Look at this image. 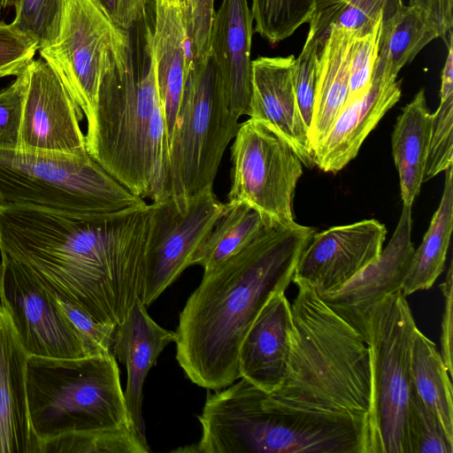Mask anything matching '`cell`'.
Returning a JSON list of instances; mask_svg holds the SVG:
<instances>
[{"label": "cell", "instance_id": "ee69618b", "mask_svg": "<svg viewBox=\"0 0 453 453\" xmlns=\"http://www.w3.org/2000/svg\"><path fill=\"white\" fill-rule=\"evenodd\" d=\"M409 4L423 13L439 38L446 42L452 33L453 0H409Z\"/></svg>", "mask_w": 453, "mask_h": 453}, {"label": "cell", "instance_id": "4fadbf2b", "mask_svg": "<svg viewBox=\"0 0 453 453\" xmlns=\"http://www.w3.org/2000/svg\"><path fill=\"white\" fill-rule=\"evenodd\" d=\"M1 303L28 356L51 358L88 357L48 288L28 270L1 255Z\"/></svg>", "mask_w": 453, "mask_h": 453}, {"label": "cell", "instance_id": "8992f818", "mask_svg": "<svg viewBox=\"0 0 453 453\" xmlns=\"http://www.w3.org/2000/svg\"><path fill=\"white\" fill-rule=\"evenodd\" d=\"M27 395L39 443L71 434L134 430L112 352L81 358L29 356Z\"/></svg>", "mask_w": 453, "mask_h": 453}, {"label": "cell", "instance_id": "ffe728a7", "mask_svg": "<svg viewBox=\"0 0 453 453\" xmlns=\"http://www.w3.org/2000/svg\"><path fill=\"white\" fill-rule=\"evenodd\" d=\"M175 341V332L159 326L149 315L141 298L116 327L112 353L127 366L124 391L127 411L134 430L145 445L148 442L142 414L143 384L163 349Z\"/></svg>", "mask_w": 453, "mask_h": 453}, {"label": "cell", "instance_id": "603a6c76", "mask_svg": "<svg viewBox=\"0 0 453 453\" xmlns=\"http://www.w3.org/2000/svg\"><path fill=\"white\" fill-rule=\"evenodd\" d=\"M153 2L150 42L169 146L191 60L180 5L169 0Z\"/></svg>", "mask_w": 453, "mask_h": 453}, {"label": "cell", "instance_id": "8fae6325", "mask_svg": "<svg viewBox=\"0 0 453 453\" xmlns=\"http://www.w3.org/2000/svg\"><path fill=\"white\" fill-rule=\"evenodd\" d=\"M127 32L116 26L95 0H66L58 38L38 50L87 122L93 116L101 81Z\"/></svg>", "mask_w": 453, "mask_h": 453}, {"label": "cell", "instance_id": "52a82bcc", "mask_svg": "<svg viewBox=\"0 0 453 453\" xmlns=\"http://www.w3.org/2000/svg\"><path fill=\"white\" fill-rule=\"evenodd\" d=\"M0 197L75 213L104 214L142 206L88 151L55 153L0 147Z\"/></svg>", "mask_w": 453, "mask_h": 453}, {"label": "cell", "instance_id": "9c48e42d", "mask_svg": "<svg viewBox=\"0 0 453 453\" xmlns=\"http://www.w3.org/2000/svg\"><path fill=\"white\" fill-rule=\"evenodd\" d=\"M416 323L401 289L372 310L367 345L372 376V453H410L411 350Z\"/></svg>", "mask_w": 453, "mask_h": 453}, {"label": "cell", "instance_id": "7dc6e473", "mask_svg": "<svg viewBox=\"0 0 453 453\" xmlns=\"http://www.w3.org/2000/svg\"><path fill=\"white\" fill-rule=\"evenodd\" d=\"M14 0H1L2 9L13 6Z\"/></svg>", "mask_w": 453, "mask_h": 453}, {"label": "cell", "instance_id": "60d3db41", "mask_svg": "<svg viewBox=\"0 0 453 453\" xmlns=\"http://www.w3.org/2000/svg\"><path fill=\"white\" fill-rule=\"evenodd\" d=\"M389 0H348L331 23L362 35L369 31L383 13Z\"/></svg>", "mask_w": 453, "mask_h": 453}, {"label": "cell", "instance_id": "f6af8a7d", "mask_svg": "<svg viewBox=\"0 0 453 453\" xmlns=\"http://www.w3.org/2000/svg\"><path fill=\"white\" fill-rule=\"evenodd\" d=\"M348 0H314V12L309 21L311 28L323 40L328 27L337 18Z\"/></svg>", "mask_w": 453, "mask_h": 453}, {"label": "cell", "instance_id": "f546056e", "mask_svg": "<svg viewBox=\"0 0 453 453\" xmlns=\"http://www.w3.org/2000/svg\"><path fill=\"white\" fill-rule=\"evenodd\" d=\"M254 31L270 43L291 36L314 12V0H252Z\"/></svg>", "mask_w": 453, "mask_h": 453}, {"label": "cell", "instance_id": "bcb514c9", "mask_svg": "<svg viewBox=\"0 0 453 453\" xmlns=\"http://www.w3.org/2000/svg\"><path fill=\"white\" fill-rule=\"evenodd\" d=\"M448 54L441 71V99L453 96V40L452 33L446 42Z\"/></svg>", "mask_w": 453, "mask_h": 453}, {"label": "cell", "instance_id": "7bdbcfd3", "mask_svg": "<svg viewBox=\"0 0 453 453\" xmlns=\"http://www.w3.org/2000/svg\"><path fill=\"white\" fill-rule=\"evenodd\" d=\"M452 262H450L446 279L439 286L443 296L444 308L441 317V355L448 372L452 377V327H453V302H452V286H453Z\"/></svg>", "mask_w": 453, "mask_h": 453}, {"label": "cell", "instance_id": "277c9868", "mask_svg": "<svg viewBox=\"0 0 453 453\" xmlns=\"http://www.w3.org/2000/svg\"><path fill=\"white\" fill-rule=\"evenodd\" d=\"M291 303L292 329L281 386L267 393L289 411L349 416L366 423L372 444L370 349L305 281Z\"/></svg>", "mask_w": 453, "mask_h": 453}, {"label": "cell", "instance_id": "30bf717a", "mask_svg": "<svg viewBox=\"0 0 453 453\" xmlns=\"http://www.w3.org/2000/svg\"><path fill=\"white\" fill-rule=\"evenodd\" d=\"M228 202H243L256 210L266 227L296 223L293 199L303 163L292 148L258 120L239 127L231 149Z\"/></svg>", "mask_w": 453, "mask_h": 453}, {"label": "cell", "instance_id": "9a60e30c", "mask_svg": "<svg viewBox=\"0 0 453 453\" xmlns=\"http://www.w3.org/2000/svg\"><path fill=\"white\" fill-rule=\"evenodd\" d=\"M411 206L403 205L396 228L378 258L339 288L318 293L367 343L369 317L386 296L401 289L414 246L411 242Z\"/></svg>", "mask_w": 453, "mask_h": 453}, {"label": "cell", "instance_id": "ab89813d", "mask_svg": "<svg viewBox=\"0 0 453 453\" xmlns=\"http://www.w3.org/2000/svg\"><path fill=\"white\" fill-rule=\"evenodd\" d=\"M38 44L12 25L0 21V77L22 73L38 50Z\"/></svg>", "mask_w": 453, "mask_h": 453}, {"label": "cell", "instance_id": "7402d4cb", "mask_svg": "<svg viewBox=\"0 0 453 453\" xmlns=\"http://www.w3.org/2000/svg\"><path fill=\"white\" fill-rule=\"evenodd\" d=\"M401 95V81L373 79L365 95L345 104L316 146L315 165L326 173L341 171L356 157L365 138Z\"/></svg>", "mask_w": 453, "mask_h": 453}, {"label": "cell", "instance_id": "c3c4849f", "mask_svg": "<svg viewBox=\"0 0 453 453\" xmlns=\"http://www.w3.org/2000/svg\"><path fill=\"white\" fill-rule=\"evenodd\" d=\"M169 1L176 3L177 4L180 5V7H183L187 3V0H169Z\"/></svg>", "mask_w": 453, "mask_h": 453}, {"label": "cell", "instance_id": "5bb4252c", "mask_svg": "<svg viewBox=\"0 0 453 453\" xmlns=\"http://www.w3.org/2000/svg\"><path fill=\"white\" fill-rule=\"evenodd\" d=\"M83 113L53 68L42 58L27 65V86L18 149L55 153L87 151Z\"/></svg>", "mask_w": 453, "mask_h": 453}, {"label": "cell", "instance_id": "7a4b0ae2", "mask_svg": "<svg viewBox=\"0 0 453 453\" xmlns=\"http://www.w3.org/2000/svg\"><path fill=\"white\" fill-rule=\"evenodd\" d=\"M314 234L313 227L297 223L266 227L237 253L203 273L175 331L176 359L193 383L218 390L240 379L242 341L268 298L286 291Z\"/></svg>", "mask_w": 453, "mask_h": 453}, {"label": "cell", "instance_id": "6da1fadb", "mask_svg": "<svg viewBox=\"0 0 453 453\" xmlns=\"http://www.w3.org/2000/svg\"><path fill=\"white\" fill-rule=\"evenodd\" d=\"M148 205L112 213L0 206V254L96 321L117 327L142 291Z\"/></svg>", "mask_w": 453, "mask_h": 453}, {"label": "cell", "instance_id": "681fc988", "mask_svg": "<svg viewBox=\"0 0 453 453\" xmlns=\"http://www.w3.org/2000/svg\"><path fill=\"white\" fill-rule=\"evenodd\" d=\"M2 265L0 263V296H1V292H2Z\"/></svg>", "mask_w": 453, "mask_h": 453}, {"label": "cell", "instance_id": "e0dca14e", "mask_svg": "<svg viewBox=\"0 0 453 453\" xmlns=\"http://www.w3.org/2000/svg\"><path fill=\"white\" fill-rule=\"evenodd\" d=\"M293 55L252 60V94L249 117L265 125L312 168L314 152L300 114L292 85Z\"/></svg>", "mask_w": 453, "mask_h": 453}, {"label": "cell", "instance_id": "44dd1931", "mask_svg": "<svg viewBox=\"0 0 453 453\" xmlns=\"http://www.w3.org/2000/svg\"><path fill=\"white\" fill-rule=\"evenodd\" d=\"M28 357L0 302V453H40L28 411Z\"/></svg>", "mask_w": 453, "mask_h": 453}, {"label": "cell", "instance_id": "3957f363", "mask_svg": "<svg viewBox=\"0 0 453 453\" xmlns=\"http://www.w3.org/2000/svg\"><path fill=\"white\" fill-rule=\"evenodd\" d=\"M142 31V60L135 62L130 32L104 76L85 134L88 153L111 175L152 203L171 196L169 146L151 50Z\"/></svg>", "mask_w": 453, "mask_h": 453}, {"label": "cell", "instance_id": "b9f144b4", "mask_svg": "<svg viewBox=\"0 0 453 453\" xmlns=\"http://www.w3.org/2000/svg\"><path fill=\"white\" fill-rule=\"evenodd\" d=\"M119 27L130 31L147 15L150 0H95Z\"/></svg>", "mask_w": 453, "mask_h": 453}, {"label": "cell", "instance_id": "816d5d0a", "mask_svg": "<svg viewBox=\"0 0 453 453\" xmlns=\"http://www.w3.org/2000/svg\"><path fill=\"white\" fill-rule=\"evenodd\" d=\"M2 4H1V0H0V14H1V11H2Z\"/></svg>", "mask_w": 453, "mask_h": 453}, {"label": "cell", "instance_id": "e575fe53", "mask_svg": "<svg viewBox=\"0 0 453 453\" xmlns=\"http://www.w3.org/2000/svg\"><path fill=\"white\" fill-rule=\"evenodd\" d=\"M320 47L321 39L309 28L304 45L295 58L292 68L295 97L308 131L312 117Z\"/></svg>", "mask_w": 453, "mask_h": 453}, {"label": "cell", "instance_id": "4316f807", "mask_svg": "<svg viewBox=\"0 0 453 453\" xmlns=\"http://www.w3.org/2000/svg\"><path fill=\"white\" fill-rule=\"evenodd\" d=\"M445 173L440 204L421 244L414 250L402 286L406 296L430 288L445 268L453 227V167Z\"/></svg>", "mask_w": 453, "mask_h": 453}, {"label": "cell", "instance_id": "f907efd6", "mask_svg": "<svg viewBox=\"0 0 453 453\" xmlns=\"http://www.w3.org/2000/svg\"><path fill=\"white\" fill-rule=\"evenodd\" d=\"M4 203L3 199L0 197V206Z\"/></svg>", "mask_w": 453, "mask_h": 453}, {"label": "cell", "instance_id": "d6a6232c", "mask_svg": "<svg viewBox=\"0 0 453 453\" xmlns=\"http://www.w3.org/2000/svg\"><path fill=\"white\" fill-rule=\"evenodd\" d=\"M410 453H453V440L411 387L408 408Z\"/></svg>", "mask_w": 453, "mask_h": 453}, {"label": "cell", "instance_id": "f35d334b", "mask_svg": "<svg viewBox=\"0 0 453 453\" xmlns=\"http://www.w3.org/2000/svg\"><path fill=\"white\" fill-rule=\"evenodd\" d=\"M27 86V66L0 92V147L19 148Z\"/></svg>", "mask_w": 453, "mask_h": 453}, {"label": "cell", "instance_id": "4dcf8cb0", "mask_svg": "<svg viewBox=\"0 0 453 453\" xmlns=\"http://www.w3.org/2000/svg\"><path fill=\"white\" fill-rule=\"evenodd\" d=\"M148 453L133 429L71 434L40 443V453Z\"/></svg>", "mask_w": 453, "mask_h": 453}, {"label": "cell", "instance_id": "cb8c5ba5", "mask_svg": "<svg viewBox=\"0 0 453 453\" xmlns=\"http://www.w3.org/2000/svg\"><path fill=\"white\" fill-rule=\"evenodd\" d=\"M356 33L330 25L322 42L312 117L308 131L312 150L324 139L345 105L349 62Z\"/></svg>", "mask_w": 453, "mask_h": 453}, {"label": "cell", "instance_id": "8d00e7d4", "mask_svg": "<svg viewBox=\"0 0 453 453\" xmlns=\"http://www.w3.org/2000/svg\"><path fill=\"white\" fill-rule=\"evenodd\" d=\"M453 167V96L441 99L432 114L424 182Z\"/></svg>", "mask_w": 453, "mask_h": 453}, {"label": "cell", "instance_id": "484cf974", "mask_svg": "<svg viewBox=\"0 0 453 453\" xmlns=\"http://www.w3.org/2000/svg\"><path fill=\"white\" fill-rule=\"evenodd\" d=\"M431 126L432 114L425 89L420 88L403 109L392 134V154L403 205L412 206L424 183Z\"/></svg>", "mask_w": 453, "mask_h": 453}, {"label": "cell", "instance_id": "2e32d148", "mask_svg": "<svg viewBox=\"0 0 453 453\" xmlns=\"http://www.w3.org/2000/svg\"><path fill=\"white\" fill-rule=\"evenodd\" d=\"M384 224L365 219L314 234L302 252L293 282L305 281L318 293L334 290L380 255Z\"/></svg>", "mask_w": 453, "mask_h": 453}, {"label": "cell", "instance_id": "f1b7e54d", "mask_svg": "<svg viewBox=\"0 0 453 453\" xmlns=\"http://www.w3.org/2000/svg\"><path fill=\"white\" fill-rule=\"evenodd\" d=\"M266 226L260 214L243 202L224 203L223 211L195 255L192 265L209 272L251 242Z\"/></svg>", "mask_w": 453, "mask_h": 453}, {"label": "cell", "instance_id": "83f0119b", "mask_svg": "<svg viewBox=\"0 0 453 453\" xmlns=\"http://www.w3.org/2000/svg\"><path fill=\"white\" fill-rule=\"evenodd\" d=\"M412 386L434 412L447 435L453 440V388L451 377L436 345L416 326L411 350Z\"/></svg>", "mask_w": 453, "mask_h": 453}, {"label": "cell", "instance_id": "1f68e13d", "mask_svg": "<svg viewBox=\"0 0 453 453\" xmlns=\"http://www.w3.org/2000/svg\"><path fill=\"white\" fill-rule=\"evenodd\" d=\"M66 0H14V28L34 40L40 49L58 36Z\"/></svg>", "mask_w": 453, "mask_h": 453}, {"label": "cell", "instance_id": "d6986e66", "mask_svg": "<svg viewBox=\"0 0 453 453\" xmlns=\"http://www.w3.org/2000/svg\"><path fill=\"white\" fill-rule=\"evenodd\" d=\"M291 329V303L285 291H276L262 307L241 342L240 378L265 393L277 390L286 375Z\"/></svg>", "mask_w": 453, "mask_h": 453}, {"label": "cell", "instance_id": "5b68a950", "mask_svg": "<svg viewBox=\"0 0 453 453\" xmlns=\"http://www.w3.org/2000/svg\"><path fill=\"white\" fill-rule=\"evenodd\" d=\"M207 396L198 420L203 453H372L368 425L349 416L289 411L240 378Z\"/></svg>", "mask_w": 453, "mask_h": 453}, {"label": "cell", "instance_id": "ac0fdd59", "mask_svg": "<svg viewBox=\"0 0 453 453\" xmlns=\"http://www.w3.org/2000/svg\"><path fill=\"white\" fill-rule=\"evenodd\" d=\"M253 19L247 0H223L212 19L209 52L219 73L227 107L249 115L252 94Z\"/></svg>", "mask_w": 453, "mask_h": 453}, {"label": "cell", "instance_id": "836d02e7", "mask_svg": "<svg viewBox=\"0 0 453 453\" xmlns=\"http://www.w3.org/2000/svg\"><path fill=\"white\" fill-rule=\"evenodd\" d=\"M383 13L369 31L362 35L356 33L350 56L349 88L345 104L363 96L372 86L378 58Z\"/></svg>", "mask_w": 453, "mask_h": 453}, {"label": "cell", "instance_id": "d590c367", "mask_svg": "<svg viewBox=\"0 0 453 453\" xmlns=\"http://www.w3.org/2000/svg\"><path fill=\"white\" fill-rule=\"evenodd\" d=\"M47 288L60 311L81 340L87 355L96 356L111 352L116 327L96 321L65 296Z\"/></svg>", "mask_w": 453, "mask_h": 453}, {"label": "cell", "instance_id": "74e56055", "mask_svg": "<svg viewBox=\"0 0 453 453\" xmlns=\"http://www.w3.org/2000/svg\"><path fill=\"white\" fill-rule=\"evenodd\" d=\"M180 11L190 60H202L209 54L214 0H187Z\"/></svg>", "mask_w": 453, "mask_h": 453}, {"label": "cell", "instance_id": "ba28073f", "mask_svg": "<svg viewBox=\"0 0 453 453\" xmlns=\"http://www.w3.org/2000/svg\"><path fill=\"white\" fill-rule=\"evenodd\" d=\"M240 125L227 107L211 53L191 62L169 142L171 196L188 197L212 188L224 152Z\"/></svg>", "mask_w": 453, "mask_h": 453}, {"label": "cell", "instance_id": "d4e9b609", "mask_svg": "<svg viewBox=\"0 0 453 453\" xmlns=\"http://www.w3.org/2000/svg\"><path fill=\"white\" fill-rule=\"evenodd\" d=\"M423 13L403 0H389L383 13L373 79L395 80L398 73L434 39Z\"/></svg>", "mask_w": 453, "mask_h": 453}, {"label": "cell", "instance_id": "7c38bea8", "mask_svg": "<svg viewBox=\"0 0 453 453\" xmlns=\"http://www.w3.org/2000/svg\"><path fill=\"white\" fill-rule=\"evenodd\" d=\"M141 300L147 307L188 266L219 218L224 203L212 188L150 203Z\"/></svg>", "mask_w": 453, "mask_h": 453}]
</instances>
